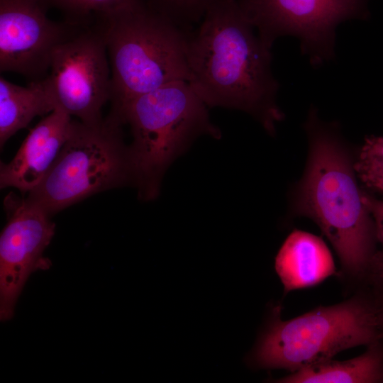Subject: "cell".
Instances as JSON below:
<instances>
[{
    "label": "cell",
    "mask_w": 383,
    "mask_h": 383,
    "mask_svg": "<svg viewBox=\"0 0 383 383\" xmlns=\"http://www.w3.org/2000/svg\"><path fill=\"white\" fill-rule=\"evenodd\" d=\"M363 201L373 218L377 243L381 245L377 250L372 264L383 267V199L363 189ZM371 264V265H372Z\"/></svg>",
    "instance_id": "cell-19"
},
{
    "label": "cell",
    "mask_w": 383,
    "mask_h": 383,
    "mask_svg": "<svg viewBox=\"0 0 383 383\" xmlns=\"http://www.w3.org/2000/svg\"><path fill=\"white\" fill-rule=\"evenodd\" d=\"M308 155L291 197L294 216L311 219L334 248L342 273L359 281L377 251L375 227L355 169V152L340 124L311 106L304 123Z\"/></svg>",
    "instance_id": "cell-2"
},
{
    "label": "cell",
    "mask_w": 383,
    "mask_h": 383,
    "mask_svg": "<svg viewBox=\"0 0 383 383\" xmlns=\"http://www.w3.org/2000/svg\"><path fill=\"white\" fill-rule=\"evenodd\" d=\"M71 117L56 108L30 130L13 160L1 164V188L11 187L25 193L38 185L68 138Z\"/></svg>",
    "instance_id": "cell-11"
},
{
    "label": "cell",
    "mask_w": 383,
    "mask_h": 383,
    "mask_svg": "<svg viewBox=\"0 0 383 383\" xmlns=\"http://www.w3.org/2000/svg\"><path fill=\"white\" fill-rule=\"evenodd\" d=\"M207 107L188 82L179 81L131 100L117 112L111 111L131 126V181L141 199L157 196L165 170L196 138L220 136Z\"/></svg>",
    "instance_id": "cell-5"
},
{
    "label": "cell",
    "mask_w": 383,
    "mask_h": 383,
    "mask_svg": "<svg viewBox=\"0 0 383 383\" xmlns=\"http://www.w3.org/2000/svg\"><path fill=\"white\" fill-rule=\"evenodd\" d=\"M57 108L82 123L96 126L110 100L111 74L105 41L94 26L59 45L47 75Z\"/></svg>",
    "instance_id": "cell-8"
},
{
    "label": "cell",
    "mask_w": 383,
    "mask_h": 383,
    "mask_svg": "<svg viewBox=\"0 0 383 383\" xmlns=\"http://www.w3.org/2000/svg\"><path fill=\"white\" fill-rule=\"evenodd\" d=\"M359 282L365 284L362 289L369 295L374 306L379 334V338L376 343L383 352V267L371 265Z\"/></svg>",
    "instance_id": "cell-18"
},
{
    "label": "cell",
    "mask_w": 383,
    "mask_h": 383,
    "mask_svg": "<svg viewBox=\"0 0 383 383\" xmlns=\"http://www.w3.org/2000/svg\"><path fill=\"white\" fill-rule=\"evenodd\" d=\"M123 123L111 112L96 126L72 120L59 155L26 199L50 216L86 197L131 181Z\"/></svg>",
    "instance_id": "cell-6"
},
{
    "label": "cell",
    "mask_w": 383,
    "mask_h": 383,
    "mask_svg": "<svg viewBox=\"0 0 383 383\" xmlns=\"http://www.w3.org/2000/svg\"><path fill=\"white\" fill-rule=\"evenodd\" d=\"M8 221L0 237V318H12L17 299L30 274L49 268L43 255L55 233L50 215L27 199L9 195Z\"/></svg>",
    "instance_id": "cell-10"
},
{
    "label": "cell",
    "mask_w": 383,
    "mask_h": 383,
    "mask_svg": "<svg viewBox=\"0 0 383 383\" xmlns=\"http://www.w3.org/2000/svg\"><path fill=\"white\" fill-rule=\"evenodd\" d=\"M150 9L181 28L201 21L207 10L218 0H143Z\"/></svg>",
    "instance_id": "cell-17"
},
{
    "label": "cell",
    "mask_w": 383,
    "mask_h": 383,
    "mask_svg": "<svg viewBox=\"0 0 383 383\" xmlns=\"http://www.w3.org/2000/svg\"><path fill=\"white\" fill-rule=\"evenodd\" d=\"M282 383L383 382V352L374 343L362 355L344 361L332 359L291 372Z\"/></svg>",
    "instance_id": "cell-14"
},
{
    "label": "cell",
    "mask_w": 383,
    "mask_h": 383,
    "mask_svg": "<svg viewBox=\"0 0 383 383\" xmlns=\"http://www.w3.org/2000/svg\"><path fill=\"white\" fill-rule=\"evenodd\" d=\"M57 108L50 81L45 78L22 87L0 77V145L26 127L37 116Z\"/></svg>",
    "instance_id": "cell-13"
},
{
    "label": "cell",
    "mask_w": 383,
    "mask_h": 383,
    "mask_svg": "<svg viewBox=\"0 0 383 383\" xmlns=\"http://www.w3.org/2000/svg\"><path fill=\"white\" fill-rule=\"evenodd\" d=\"M379 338L374 306L362 289L345 301L288 321L281 319V306H273L245 361L255 370L293 372Z\"/></svg>",
    "instance_id": "cell-4"
},
{
    "label": "cell",
    "mask_w": 383,
    "mask_h": 383,
    "mask_svg": "<svg viewBox=\"0 0 383 383\" xmlns=\"http://www.w3.org/2000/svg\"><path fill=\"white\" fill-rule=\"evenodd\" d=\"M94 19L108 52L111 111L170 83L189 82V35L143 1Z\"/></svg>",
    "instance_id": "cell-3"
},
{
    "label": "cell",
    "mask_w": 383,
    "mask_h": 383,
    "mask_svg": "<svg viewBox=\"0 0 383 383\" xmlns=\"http://www.w3.org/2000/svg\"><path fill=\"white\" fill-rule=\"evenodd\" d=\"M68 23L86 27L95 17L134 6L143 0H48Z\"/></svg>",
    "instance_id": "cell-15"
},
{
    "label": "cell",
    "mask_w": 383,
    "mask_h": 383,
    "mask_svg": "<svg viewBox=\"0 0 383 383\" xmlns=\"http://www.w3.org/2000/svg\"><path fill=\"white\" fill-rule=\"evenodd\" d=\"M48 0H0V70L32 81L48 74L56 48L84 27L49 18Z\"/></svg>",
    "instance_id": "cell-9"
},
{
    "label": "cell",
    "mask_w": 383,
    "mask_h": 383,
    "mask_svg": "<svg viewBox=\"0 0 383 383\" xmlns=\"http://www.w3.org/2000/svg\"><path fill=\"white\" fill-rule=\"evenodd\" d=\"M235 1L268 47L281 37H294L316 68L335 59L336 30L341 23L370 16V0Z\"/></svg>",
    "instance_id": "cell-7"
},
{
    "label": "cell",
    "mask_w": 383,
    "mask_h": 383,
    "mask_svg": "<svg viewBox=\"0 0 383 383\" xmlns=\"http://www.w3.org/2000/svg\"><path fill=\"white\" fill-rule=\"evenodd\" d=\"M355 169L364 189L383 195V136L365 138L355 152Z\"/></svg>",
    "instance_id": "cell-16"
},
{
    "label": "cell",
    "mask_w": 383,
    "mask_h": 383,
    "mask_svg": "<svg viewBox=\"0 0 383 383\" xmlns=\"http://www.w3.org/2000/svg\"><path fill=\"white\" fill-rule=\"evenodd\" d=\"M189 35V84L207 106L245 112L271 135L284 118L272 48L261 39L235 0H218Z\"/></svg>",
    "instance_id": "cell-1"
},
{
    "label": "cell",
    "mask_w": 383,
    "mask_h": 383,
    "mask_svg": "<svg viewBox=\"0 0 383 383\" xmlns=\"http://www.w3.org/2000/svg\"><path fill=\"white\" fill-rule=\"evenodd\" d=\"M274 268L284 294L318 284L336 272L325 242L301 230H294L287 236L275 257Z\"/></svg>",
    "instance_id": "cell-12"
}]
</instances>
